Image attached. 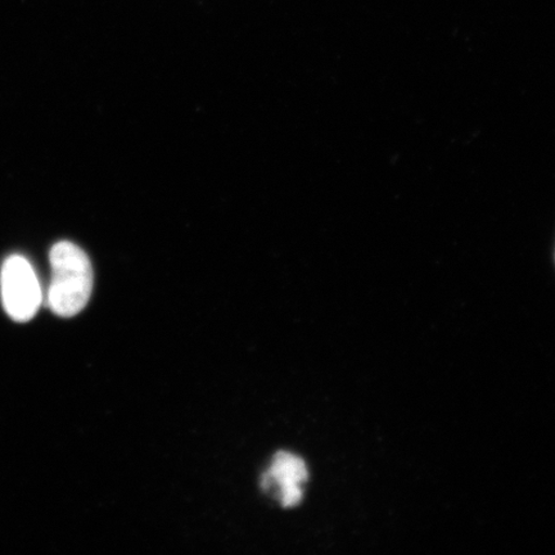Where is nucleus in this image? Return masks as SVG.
<instances>
[{
	"mask_svg": "<svg viewBox=\"0 0 555 555\" xmlns=\"http://www.w3.org/2000/svg\"><path fill=\"white\" fill-rule=\"evenodd\" d=\"M50 261L48 307L61 318L78 315L93 291V268L88 255L75 243L62 241L52 247Z\"/></svg>",
	"mask_w": 555,
	"mask_h": 555,
	"instance_id": "f257e3e1",
	"label": "nucleus"
},
{
	"mask_svg": "<svg viewBox=\"0 0 555 555\" xmlns=\"http://www.w3.org/2000/svg\"><path fill=\"white\" fill-rule=\"evenodd\" d=\"M3 307L13 321L25 323L37 315L43 294L31 263L24 256H10L0 274Z\"/></svg>",
	"mask_w": 555,
	"mask_h": 555,
	"instance_id": "f03ea898",
	"label": "nucleus"
},
{
	"mask_svg": "<svg viewBox=\"0 0 555 555\" xmlns=\"http://www.w3.org/2000/svg\"><path fill=\"white\" fill-rule=\"evenodd\" d=\"M308 478L309 472L301 457L280 451L274 456L272 467L263 475L261 486L263 490H269L272 483L280 485L282 505L294 508L302 501L301 486Z\"/></svg>",
	"mask_w": 555,
	"mask_h": 555,
	"instance_id": "7ed1b4c3",
	"label": "nucleus"
}]
</instances>
